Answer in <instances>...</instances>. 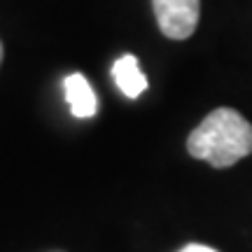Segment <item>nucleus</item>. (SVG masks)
<instances>
[{"label":"nucleus","mask_w":252,"mask_h":252,"mask_svg":"<svg viewBox=\"0 0 252 252\" xmlns=\"http://www.w3.org/2000/svg\"><path fill=\"white\" fill-rule=\"evenodd\" d=\"M187 150L213 168L234 166L252 154V124L231 108H217L189 133Z\"/></svg>","instance_id":"nucleus-1"},{"label":"nucleus","mask_w":252,"mask_h":252,"mask_svg":"<svg viewBox=\"0 0 252 252\" xmlns=\"http://www.w3.org/2000/svg\"><path fill=\"white\" fill-rule=\"evenodd\" d=\"M161 33L171 40H187L198 26L201 0H152Z\"/></svg>","instance_id":"nucleus-2"},{"label":"nucleus","mask_w":252,"mask_h":252,"mask_svg":"<svg viewBox=\"0 0 252 252\" xmlns=\"http://www.w3.org/2000/svg\"><path fill=\"white\" fill-rule=\"evenodd\" d=\"M63 91H65V100L70 105L72 117L77 119H89L98 112V98L91 89L89 80L82 72H72L63 80Z\"/></svg>","instance_id":"nucleus-3"},{"label":"nucleus","mask_w":252,"mask_h":252,"mask_svg":"<svg viewBox=\"0 0 252 252\" xmlns=\"http://www.w3.org/2000/svg\"><path fill=\"white\" fill-rule=\"evenodd\" d=\"M112 75H115L119 91L126 98H138L147 89V77L143 75L140 65H138V59L133 54H124L122 59H117L115 65H112Z\"/></svg>","instance_id":"nucleus-4"},{"label":"nucleus","mask_w":252,"mask_h":252,"mask_svg":"<svg viewBox=\"0 0 252 252\" xmlns=\"http://www.w3.org/2000/svg\"><path fill=\"white\" fill-rule=\"evenodd\" d=\"M180 252H217L213 248H208V245H198V243H191V245H185Z\"/></svg>","instance_id":"nucleus-5"},{"label":"nucleus","mask_w":252,"mask_h":252,"mask_svg":"<svg viewBox=\"0 0 252 252\" xmlns=\"http://www.w3.org/2000/svg\"><path fill=\"white\" fill-rule=\"evenodd\" d=\"M0 63H2V42H0Z\"/></svg>","instance_id":"nucleus-6"}]
</instances>
